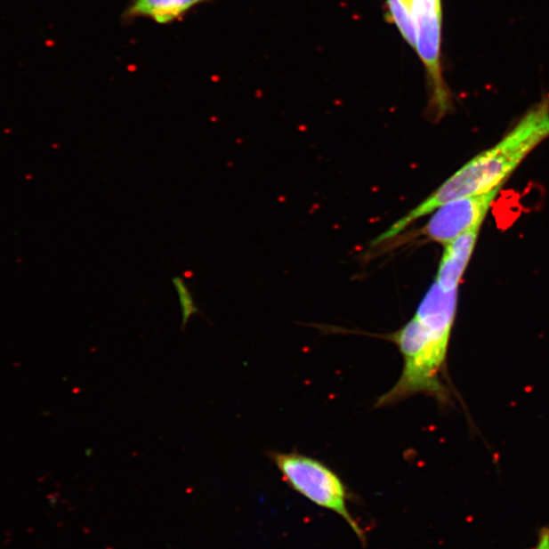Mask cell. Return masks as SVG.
Here are the masks:
<instances>
[{
  "label": "cell",
  "instance_id": "3",
  "mask_svg": "<svg viewBox=\"0 0 549 549\" xmlns=\"http://www.w3.org/2000/svg\"><path fill=\"white\" fill-rule=\"evenodd\" d=\"M409 4L416 28V50L424 63L431 91V109L434 116L441 117L453 106L441 64L443 6L441 0H409Z\"/></svg>",
  "mask_w": 549,
  "mask_h": 549
},
{
  "label": "cell",
  "instance_id": "4",
  "mask_svg": "<svg viewBox=\"0 0 549 549\" xmlns=\"http://www.w3.org/2000/svg\"><path fill=\"white\" fill-rule=\"evenodd\" d=\"M496 189L479 196L456 199L440 206L430 219L422 234L438 244H450L462 234L481 226L498 191Z\"/></svg>",
  "mask_w": 549,
  "mask_h": 549
},
{
  "label": "cell",
  "instance_id": "8",
  "mask_svg": "<svg viewBox=\"0 0 549 549\" xmlns=\"http://www.w3.org/2000/svg\"><path fill=\"white\" fill-rule=\"evenodd\" d=\"M173 283L177 291L178 298L182 311V326L188 324L189 319L192 315L198 313V306L195 303L194 297H192L191 292L188 287V284L182 279V277H174Z\"/></svg>",
  "mask_w": 549,
  "mask_h": 549
},
{
  "label": "cell",
  "instance_id": "1",
  "mask_svg": "<svg viewBox=\"0 0 549 549\" xmlns=\"http://www.w3.org/2000/svg\"><path fill=\"white\" fill-rule=\"evenodd\" d=\"M548 138L549 96L533 106L497 145L475 156L424 202L398 220L375 239V244L394 238L416 220L441 206L502 188L503 182L508 180L527 156Z\"/></svg>",
  "mask_w": 549,
  "mask_h": 549
},
{
  "label": "cell",
  "instance_id": "2",
  "mask_svg": "<svg viewBox=\"0 0 549 549\" xmlns=\"http://www.w3.org/2000/svg\"><path fill=\"white\" fill-rule=\"evenodd\" d=\"M270 458L292 489L319 507L339 515L367 545L365 532L349 511L345 484L336 472L322 461L301 453L270 452Z\"/></svg>",
  "mask_w": 549,
  "mask_h": 549
},
{
  "label": "cell",
  "instance_id": "5",
  "mask_svg": "<svg viewBox=\"0 0 549 549\" xmlns=\"http://www.w3.org/2000/svg\"><path fill=\"white\" fill-rule=\"evenodd\" d=\"M481 226L462 234L448 244L440 263L436 281L448 289L459 288L463 275L472 259Z\"/></svg>",
  "mask_w": 549,
  "mask_h": 549
},
{
  "label": "cell",
  "instance_id": "7",
  "mask_svg": "<svg viewBox=\"0 0 549 549\" xmlns=\"http://www.w3.org/2000/svg\"><path fill=\"white\" fill-rule=\"evenodd\" d=\"M388 18L400 32L408 44L416 49V28L412 18L409 0H387Z\"/></svg>",
  "mask_w": 549,
  "mask_h": 549
},
{
  "label": "cell",
  "instance_id": "6",
  "mask_svg": "<svg viewBox=\"0 0 549 549\" xmlns=\"http://www.w3.org/2000/svg\"><path fill=\"white\" fill-rule=\"evenodd\" d=\"M209 0H132L123 14L125 21L149 19L159 25L173 24L196 6Z\"/></svg>",
  "mask_w": 549,
  "mask_h": 549
},
{
  "label": "cell",
  "instance_id": "9",
  "mask_svg": "<svg viewBox=\"0 0 549 549\" xmlns=\"http://www.w3.org/2000/svg\"><path fill=\"white\" fill-rule=\"evenodd\" d=\"M533 549H549V527H543L539 530L538 539Z\"/></svg>",
  "mask_w": 549,
  "mask_h": 549
}]
</instances>
